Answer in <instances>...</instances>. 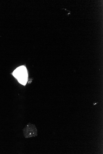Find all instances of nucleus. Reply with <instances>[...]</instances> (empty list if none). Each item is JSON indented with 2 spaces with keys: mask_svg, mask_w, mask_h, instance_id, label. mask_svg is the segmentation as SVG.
Wrapping results in <instances>:
<instances>
[{
  "mask_svg": "<svg viewBox=\"0 0 103 154\" xmlns=\"http://www.w3.org/2000/svg\"><path fill=\"white\" fill-rule=\"evenodd\" d=\"M23 133L25 138H27L37 135V130L34 125L29 123L23 130Z\"/></svg>",
  "mask_w": 103,
  "mask_h": 154,
  "instance_id": "obj_1",
  "label": "nucleus"
}]
</instances>
